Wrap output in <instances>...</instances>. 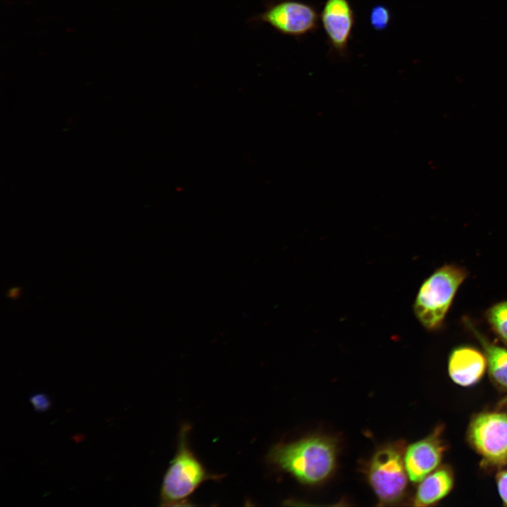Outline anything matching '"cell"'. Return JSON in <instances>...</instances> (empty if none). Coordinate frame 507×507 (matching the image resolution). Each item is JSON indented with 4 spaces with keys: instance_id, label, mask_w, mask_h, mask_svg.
I'll list each match as a JSON object with an SVG mask.
<instances>
[{
    "instance_id": "cell-4",
    "label": "cell",
    "mask_w": 507,
    "mask_h": 507,
    "mask_svg": "<svg viewBox=\"0 0 507 507\" xmlns=\"http://www.w3.org/2000/svg\"><path fill=\"white\" fill-rule=\"evenodd\" d=\"M467 276L464 268L446 264L423 281L413 303V311L425 329L433 331L442 325L453 298Z\"/></svg>"
},
{
    "instance_id": "cell-5",
    "label": "cell",
    "mask_w": 507,
    "mask_h": 507,
    "mask_svg": "<svg viewBox=\"0 0 507 507\" xmlns=\"http://www.w3.org/2000/svg\"><path fill=\"white\" fill-rule=\"evenodd\" d=\"M319 15L311 4L299 0H268L264 10L249 23L267 24L278 33L301 39L318 28Z\"/></svg>"
},
{
    "instance_id": "cell-6",
    "label": "cell",
    "mask_w": 507,
    "mask_h": 507,
    "mask_svg": "<svg viewBox=\"0 0 507 507\" xmlns=\"http://www.w3.org/2000/svg\"><path fill=\"white\" fill-rule=\"evenodd\" d=\"M468 442L484 463L494 467L507 465V413L483 412L471 420Z\"/></svg>"
},
{
    "instance_id": "cell-10",
    "label": "cell",
    "mask_w": 507,
    "mask_h": 507,
    "mask_svg": "<svg viewBox=\"0 0 507 507\" xmlns=\"http://www.w3.org/2000/svg\"><path fill=\"white\" fill-rule=\"evenodd\" d=\"M453 482V474L450 468L443 466L437 468L420 481L413 498V506L436 504L450 493Z\"/></svg>"
},
{
    "instance_id": "cell-3",
    "label": "cell",
    "mask_w": 507,
    "mask_h": 507,
    "mask_svg": "<svg viewBox=\"0 0 507 507\" xmlns=\"http://www.w3.org/2000/svg\"><path fill=\"white\" fill-rule=\"evenodd\" d=\"M190 427H181L175 457L163 477L161 489V506H191V496L206 480L218 479L209 473L190 449L187 435Z\"/></svg>"
},
{
    "instance_id": "cell-8",
    "label": "cell",
    "mask_w": 507,
    "mask_h": 507,
    "mask_svg": "<svg viewBox=\"0 0 507 507\" xmlns=\"http://www.w3.org/2000/svg\"><path fill=\"white\" fill-rule=\"evenodd\" d=\"M442 432L443 427L439 425L427 437L406 449L404 463L411 482H420L440 465L446 449Z\"/></svg>"
},
{
    "instance_id": "cell-13",
    "label": "cell",
    "mask_w": 507,
    "mask_h": 507,
    "mask_svg": "<svg viewBox=\"0 0 507 507\" xmlns=\"http://www.w3.org/2000/svg\"><path fill=\"white\" fill-rule=\"evenodd\" d=\"M392 15L389 8L383 4L375 5L369 16L370 24L376 31L386 30L391 22Z\"/></svg>"
},
{
    "instance_id": "cell-16",
    "label": "cell",
    "mask_w": 507,
    "mask_h": 507,
    "mask_svg": "<svg viewBox=\"0 0 507 507\" xmlns=\"http://www.w3.org/2000/svg\"><path fill=\"white\" fill-rule=\"evenodd\" d=\"M20 290L21 287H20L10 288L6 294V296L13 300L17 299L20 295Z\"/></svg>"
},
{
    "instance_id": "cell-1",
    "label": "cell",
    "mask_w": 507,
    "mask_h": 507,
    "mask_svg": "<svg viewBox=\"0 0 507 507\" xmlns=\"http://www.w3.org/2000/svg\"><path fill=\"white\" fill-rule=\"evenodd\" d=\"M338 444L332 437L315 434L288 443H280L269 451L268 462L290 474L299 482L319 484L333 473Z\"/></svg>"
},
{
    "instance_id": "cell-2",
    "label": "cell",
    "mask_w": 507,
    "mask_h": 507,
    "mask_svg": "<svg viewBox=\"0 0 507 507\" xmlns=\"http://www.w3.org/2000/svg\"><path fill=\"white\" fill-rule=\"evenodd\" d=\"M405 443H386L377 448L363 466L367 481L379 506L399 505L406 497L408 474L404 463Z\"/></svg>"
},
{
    "instance_id": "cell-14",
    "label": "cell",
    "mask_w": 507,
    "mask_h": 507,
    "mask_svg": "<svg viewBox=\"0 0 507 507\" xmlns=\"http://www.w3.org/2000/svg\"><path fill=\"white\" fill-rule=\"evenodd\" d=\"M496 484L499 496L507 506V470L499 472L496 475Z\"/></svg>"
},
{
    "instance_id": "cell-7",
    "label": "cell",
    "mask_w": 507,
    "mask_h": 507,
    "mask_svg": "<svg viewBox=\"0 0 507 507\" xmlns=\"http://www.w3.org/2000/svg\"><path fill=\"white\" fill-rule=\"evenodd\" d=\"M320 19L331 51L346 57L356 23L355 12L349 0H326Z\"/></svg>"
},
{
    "instance_id": "cell-9",
    "label": "cell",
    "mask_w": 507,
    "mask_h": 507,
    "mask_svg": "<svg viewBox=\"0 0 507 507\" xmlns=\"http://www.w3.org/2000/svg\"><path fill=\"white\" fill-rule=\"evenodd\" d=\"M487 368L484 353L475 347L461 346L451 352L448 360V373L452 381L461 387L477 384Z\"/></svg>"
},
{
    "instance_id": "cell-17",
    "label": "cell",
    "mask_w": 507,
    "mask_h": 507,
    "mask_svg": "<svg viewBox=\"0 0 507 507\" xmlns=\"http://www.w3.org/2000/svg\"><path fill=\"white\" fill-rule=\"evenodd\" d=\"M497 407L500 409L504 407H507V395L499 401Z\"/></svg>"
},
{
    "instance_id": "cell-11",
    "label": "cell",
    "mask_w": 507,
    "mask_h": 507,
    "mask_svg": "<svg viewBox=\"0 0 507 507\" xmlns=\"http://www.w3.org/2000/svg\"><path fill=\"white\" fill-rule=\"evenodd\" d=\"M465 322L482 347L492 381L498 388L507 391V348L489 342L470 320Z\"/></svg>"
},
{
    "instance_id": "cell-15",
    "label": "cell",
    "mask_w": 507,
    "mask_h": 507,
    "mask_svg": "<svg viewBox=\"0 0 507 507\" xmlns=\"http://www.w3.org/2000/svg\"><path fill=\"white\" fill-rule=\"evenodd\" d=\"M30 401L35 407V409L38 411H42L46 410L49 405L50 401L46 395L43 394H37L30 397Z\"/></svg>"
},
{
    "instance_id": "cell-12",
    "label": "cell",
    "mask_w": 507,
    "mask_h": 507,
    "mask_svg": "<svg viewBox=\"0 0 507 507\" xmlns=\"http://www.w3.org/2000/svg\"><path fill=\"white\" fill-rule=\"evenodd\" d=\"M485 318L491 330L507 346V301L489 308L485 312Z\"/></svg>"
}]
</instances>
